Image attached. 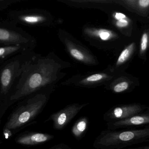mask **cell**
<instances>
[{
    "label": "cell",
    "mask_w": 149,
    "mask_h": 149,
    "mask_svg": "<svg viewBox=\"0 0 149 149\" xmlns=\"http://www.w3.org/2000/svg\"><path fill=\"white\" fill-rule=\"evenodd\" d=\"M54 136L48 133L29 132L20 135L15 139L17 143L24 146H34L50 141Z\"/></svg>",
    "instance_id": "cell-10"
},
{
    "label": "cell",
    "mask_w": 149,
    "mask_h": 149,
    "mask_svg": "<svg viewBox=\"0 0 149 149\" xmlns=\"http://www.w3.org/2000/svg\"><path fill=\"white\" fill-rule=\"evenodd\" d=\"M36 47L27 44H16L0 47V64L8 59Z\"/></svg>",
    "instance_id": "cell-11"
},
{
    "label": "cell",
    "mask_w": 149,
    "mask_h": 149,
    "mask_svg": "<svg viewBox=\"0 0 149 149\" xmlns=\"http://www.w3.org/2000/svg\"><path fill=\"white\" fill-rule=\"evenodd\" d=\"M70 54L73 57L78 61H83L84 59V55L76 49H70Z\"/></svg>",
    "instance_id": "cell-16"
},
{
    "label": "cell",
    "mask_w": 149,
    "mask_h": 149,
    "mask_svg": "<svg viewBox=\"0 0 149 149\" xmlns=\"http://www.w3.org/2000/svg\"><path fill=\"white\" fill-rule=\"evenodd\" d=\"M89 125V120L86 116L81 117L74 124L71 128L72 135L76 139L80 140L87 132Z\"/></svg>",
    "instance_id": "cell-12"
},
{
    "label": "cell",
    "mask_w": 149,
    "mask_h": 149,
    "mask_svg": "<svg viewBox=\"0 0 149 149\" xmlns=\"http://www.w3.org/2000/svg\"><path fill=\"white\" fill-rule=\"evenodd\" d=\"M110 36V34L109 33L106 32V31L101 32L99 34L100 38L103 40H108Z\"/></svg>",
    "instance_id": "cell-20"
},
{
    "label": "cell",
    "mask_w": 149,
    "mask_h": 149,
    "mask_svg": "<svg viewBox=\"0 0 149 149\" xmlns=\"http://www.w3.org/2000/svg\"><path fill=\"white\" fill-rule=\"evenodd\" d=\"M88 103L73 104L52 114L47 120L53 122V127L56 130H61L66 127L71 120Z\"/></svg>",
    "instance_id": "cell-8"
},
{
    "label": "cell",
    "mask_w": 149,
    "mask_h": 149,
    "mask_svg": "<svg viewBox=\"0 0 149 149\" xmlns=\"http://www.w3.org/2000/svg\"><path fill=\"white\" fill-rule=\"evenodd\" d=\"M137 149V148H136V149Z\"/></svg>",
    "instance_id": "cell-25"
},
{
    "label": "cell",
    "mask_w": 149,
    "mask_h": 149,
    "mask_svg": "<svg viewBox=\"0 0 149 149\" xmlns=\"http://www.w3.org/2000/svg\"><path fill=\"white\" fill-rule=\"evenodd\" d=\"M146 109L145 105L139 104L117 105L104 113L103 119L107 123L115 122L141 114Z\"/></svg>",
    "instance_id": "cell-7"
},
{
    "label": "cell",
    "mask_w": 149,
    "mask_h": 149,
    "mask_svg": "<svg viewBox=\"0 0 149 149\" xmlns=\"http://www.w3.org/2000/svg\"><path fill=\"white\" fill-rule=\"evenodd\" d=\"M30 49L17 55L0 64V95L13 93L26 62L34 53ZM9 96V97H10Z\"/></svg>",
    "instance_id": "cell-4"
},
{
    "label": "cell",
    "mask_w": 149,
    "mask_h": 149,
    "mask_svg": "<svg viewBox=\"0 0 149 149\" xmlns=\"http://www.w3.org/2000/svg\"><path fill=\"white\" fill-rule=\"evenodd\" d=\"M102 75L99 74H94L86 78V81L88 82H94L99 81L102 79Z\"/></svg>",
    "instance_id": "cell-18"
},
{
    "label": "cell",
    "mask_w": 149,
    "mask_h": 149,
    "mask_svg": "<svg viewBox=\"0 0 149 149\" xmlns=\"http://www.w3.org/2000/svg\"><path fill=\"white\" fill-rule=\"evenodd\" d=\"M49 88V86L30 95L24 103L13 112L6 123L5 130H16L33 120L47 102L48 95L47 91Z\"/></svg>",
    "instance_id": "cell-3"
},
{
    "label": "cell",
    "mask_w": 149,
    "mask_h": 149,
    "mask_svg": "<svg viewBox=\"0 0 149 149\" xmlns=\"http://www.w3.org/2000/svg\"><path fill=\"white\" fill-rule=\"evenodd\" d=\"M149 123L148 113H141L134 115L125 119L107 123V130H116L120 128H127L131 126L144 125Z\"/></svg>",
    "instance_id": "cell-9"
},
{
    "label": "cell",
    "mask_w": 149,
    "mask_h": 149,
    "mask_svg": "<svg viewBox=\"0 0 149 149\" xmlns=\"http://www.w3.org/2000/svg\"><path fill=\"white\" fill-rule=\"evenodd\" d=\"M9 20L16 24L29 27H41L49 26L52 18L46 10L40 8L13 10L8 12Z\"/></svg>",
    "instance_id": "cell-5"
},
{
    "label": "cell",
    "mask_w": 149,
    "mask_h": 149,
    "mask_svg": "<svg viewBox=\"0 0 149 149\" xmlns=\"http://www.w3.org/2000/svg\"><path fill=\"white\" fill-rule=\"evenodd\" d=\"M22 1V0H0V12L6 10L10 6Z\"/></svg>",
    "instance_id": "cell-14"
},
{
    "label": "cell",
    "mask_w": 149,
    "mask_h": 149,
    "mask_svg": "<svg viewBox=\"0 0 149 149\" xmlns=\"http://www.w3.org/2000/svg\"><path fill=\"white\" fill-rule=\"evenodd\" d=\"M129 86V83L127 82H122L115 85L113 88V91L117 93H122L128 89Z\"/></svg>",
    "instance_id": "cell-15"
},
{
    "label": "cell",
    "mask_w": 149,
    "mask_h": 149,
    "mask_svg": "<svg viewBox=\"0 0 149 149\" xmlns=\"http://www.w3.org/2000/svg\"><path fill=\"white\" fill-rule=\"evenodd\" d=\"M133 47V44H131L129 47H127L126 48L122 51L118 59L117 62V65L123 63L126 61V60L128 59V57L131 54Z\"/></svg>",
    "instance_id": "cell-13"
},
{
    "label": "cell",
    "mask_w": 149,
    "mask_h": 149,
    "mask_svg": "<svg viewBox=\"0 0 149 149\" xmlns=\"http://www.w3.org/2000/svg\"><path fill=\"white\" fill-rule=\"evenodd\" d=\"M148 36L146 33L143 35L141 40V49L142 51H145L146 49L148 44Z\"/></svg>",
    "instance_id": "cell-17"
},
{
    "label": "cell",
    "mask_w": 149,
    "mask_h": 149,
    "mask_svg": "<svg viewBox=\"0 0 149 149\" xmlns=\"http://www.w3.org/2000/svg\"><path fill=\"white\" fill-rule=\"evenodd\" d=\"M139 4L142 7H147L149 6V0H140L139 1Z\"/></svg>",
    "instance_id": "cell-21"
},
{
    "label": "cell",
    "mask_w": 149,
    "mask_h": 149,
    "mask_svg": "<svg viewBox=\"0 0 149 149\" xmlns=\"http://www.w3.org/2000/svg\"><path fill=\"white\" fill-rule=\"evenodd\" d=\"M57 67L51 54L44 56L34 52L24 64L9 100H19L50 86L56 79Z\"/></svg>",
    "instance_id": "cell-1"
},
{
    "label": "cell",
    "mask_w": 149,
    "mask_h": 149,
    "mask_svg": "<svg viewBox=\"0 0 149 149\" xmlns=\"http://www.w3.org/2000/svg\"><path fill=\"white\" fill-rule=\"evenodd\" d=\"M128 24V22H127L126 20H125L124 19H122L119 20L118 23H117V25H118V26L123 27H125L126 26H127Z\"/></svg>",
    "instance_id": "cell-22"
},
{
    "label": "cell",
    "mask_w": 149,
    "mask_h": 149,
    "mask_svg": "<svg viewBox=\"0 0 149 149\" xmlns=\"http://www.w3.org/2000/svg\"><path fill=\"white\" fill-rule=\"evenodd\" d=\"M11 21L0 22V47L27 44L36 47V39Z\"/></svg>",
    "instance_id": "cell-6"
},
{
    "label": "cell",
    "mask_w": 149,
    "mask_h": 149,
    "mask_svg": "<svg viewBox=\"0 0 149 149\" xmlns=\"http://www.w3.org/2000/svg\"><path fill=\"white\" fill-rule=\"evenodd\" d=\"M125 17H125V15H124L123 14L117 13L116 15V19L119 20L124 19L125 18Z\"/></svg>",
    "instance_id": "cell-23"
},
{
    "label": "cell",
    "mask_w": 149,
    "mask_h": 149,
    "mask_svg": "<svg viewBox=\"0 0 149 149\" xmlns=\"http://www.w3.org/2000/svg\"><path fill=\"white\" fill-rule=\"evenodd\" d=\"M149 141V127L143 129L102 131L94 140L96 149H120Z\"/></svg>",
    "instance_id": "cell-2"
},
{
    "label": "cell",
    "mask_w": 149,
    "mask_h": 149,
    "mask_svg": "<svg viewBox=\"0 0 149 149\" xmlns=\"http://www.w3.org/2000/svg\"><path fill=\"white\" fill-rule=\"evenodd\" d=\"M49 149H72L64 143H61L56 145L52 146Z\"/></svg>",
    "instance_id": "cell-19"
},
{
    "label": "cell",
    "mask_w": 149,
    "mask_h": 149,
    "mask_svg": "<svg viewBox=\"0 0 149 149\" xmlns=\"http://www.w3.org/2000/svg\"><path fill=\"white\" fill-rule=\"evenodd\" d=\"M137 149H149V147L148 146L146 147H141V148H137Z\"/></svg>",
    "instance_id": "cell-24"
}]
</instances>
